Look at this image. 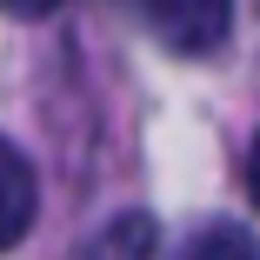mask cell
Segmentation results:
<instances>
[{
  "label": "cell",
  "mask_w": 260,
  "mask_h": 260,
  "mask_svg": "<svg viewBox=\"0 0 260 260\" xmlns=\"http://www.w3.org/2000/svg\"><path fill=\"white\" fill-rule=\"evenodd\" d=\"M134 14L174 54H214L234 27V0H134Z\"/></svg>",
  "instance_id": "6da1fadb"
},
{
  "label": "cell",
  "mask_w": 260,
  "mask_h": 260,
  "mask_svg": "<svg viewBox=\"0 0 260 260\" xmlns=\"http://www.w3.org/2000/svg\"><path fill=\"white\" fill-rule=\"evenodd\" d=\"M34 167L14 140H0V253H7L27 227H34Z\"/></svg>",
  "instance_id": "7a4b0ae2"
},
{
  "label": "cell",
  "mask_w": 260,
  "mask_h": 260,
  "mask_svg": "<svg viewBox=\"0 0 260 260\" xmlns=\"http://www.w3.org/2000/svg\"><path fill=\"white\" fill-rule=\"evenodd\" d=\"M87 260H153V220L147 214H120L114 227H100Z\"/></svg>",
  "instance_id": "3957f363"
},
{
  "label": "cell",
  "mask_w": 260,
  "mask_h": 260,
  "mask_svg": "<svg viewBox=\"0 0 260 260\" xmlns=\"http://www.w3.org/2000/svg\"><path fill=\"white\" fill-rule=\"evenodd\" d=\"M174 260H260V247H253V234L234 227V220H207Z\"/></svg>",
  "instance_id": "277c9868"
},
{
  "label": "cell",
  "mask_w": 260,
  "mask_h": 260,
  "mask_svg": "<svg viewBox=\"0 0 260 260\" xmlns=\"http://www.w3.org/2000/svg\"><path fill=\"white\" fill-rule=\"evenodd\" d=\"M60 0H0V14H20V20H34V14H54Z\"/></svg>",
  "instance_id": "5b68a950"
},
{
  "label": "cell",
  "mask_w": 260,
  "mask_h": 260,
  "mask_svg": "<svg viewBox=\"0 0 260 260\" xmlns=\"http://www.w3.org/2000/svg\"><path fill=\"white\" fill-rule=\"evenodd\" d=\"M247 187H253V200H260V140H253V174H247Z\"/></svg>",
  "instance_id": "8992f818"
}]
</instances>
